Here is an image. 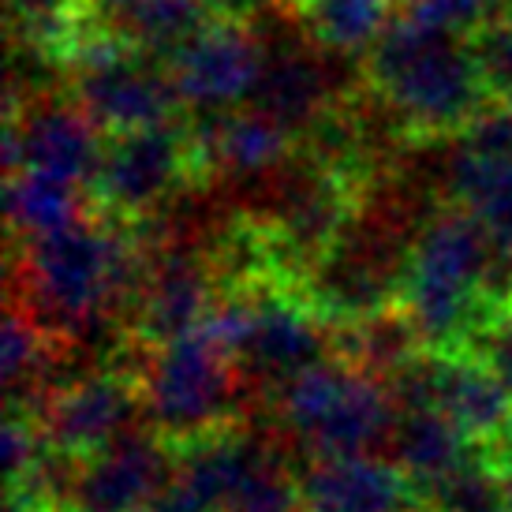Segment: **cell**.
<instances>
[{"label":"cell","instance_id":"1","mask_svg":"<svg viewBox=\"0 0 512 512\" xmlns=\"http://www.w3.org/2000/svg\"><path fill=\"white\" fill-rule=\"evenodd\" d=\"M146 262L150 247L139 221L94 214L57 236L23 243V307L64 344L90 341L94 329L131 307Z\"/></svg>","mask_w":512,"mask_h":512},{"label":"cell","instance_id":"2","mask_svg":"<svg viewBox=\"0 0 512 512\" xmlns=\"http://www.w3.org/2000/svg\"><path fill=\"white\" fill-rule=\"evenodd\" d=\"M363 83L408 143L456 139L490 105L475 38L415 27L393 15L363 60Z\"/></svg>","mask_w":512,"mask_h":512},{"label":"cell","instance_id":"3","mask_svg":"<svg viewBox=\"0 0 512 512\" xmlns=\"http://www.w3.org/2000/svg\"><path fill=\"white\" fill-rule=\"evenodd\" d=\"M494 243L464 206H441L415 228L400 307L427 352H464L486 307L494 303Z\"/></svg>","mask_w":512,"mask_h":512},{"label":"cell","instance_id":"4","mask_svg":"<svg viewBox=\"0 0 512 512\" xmlns=\"http://www.w3.org/2000/svg\"><path fill=\"white\" fill-rule=\"evenodd\" d=\"M277 427L296 438L311 460L359 456L389 445L397 400L374 374L329 356L270 393Z\"/></svg>","mask_w":512,"mask_h":512},{"label":"cell","instance_id":"5","mask_svg":"<svg viewBox=\"0 0 512 512\" xmlns=\"http://www.w3.org/2000/svg\"><path fill=\"white\" fill-rule=\"evenodd\" d=\"M243 385L247 378L236 356L225 352L206 329L150 348L139 367L146 423L176 449L243 423Z\"/></svg>","mask_w":512,"mask_h":512},{"label":"cell","instance_id":"6","mask_svg":"<svg viewBox=\"0 0 512 512\" xmlns=\"http://www.w3.org/2000/svg\"><path fill=\"white\" fill-rule=\"evenodd\" d=\"M60 64L68 79V98L105 135L172 124L184 109L169 64L124 42L105 23H90L64 49Z\"/></svg>","mask_w":512,"mask_h":512},{"label":"cell","instance_id":"7","mask_svg":"<svg viewBox=\"0 0 512 512\" xmlns=\"http://www.w3.org/2000/svg\"><path fill=\"white\" fill-rule=\"evenodd\" d=\"M367 191L370 184L348 172L326 169L296 150L285 169L266 180L262 199L255 210H247V217L266 232L277 266L296 285L299 273L341 240L348 225L363 214Z\"/></svg>","mask_w":512,"mask_h":512},{"label":"cell","instance_id":"8","mask_svg":"<svg viewBox=\"0 0 512 512\" xmlns=\"http://www.w3.org/2000/svg\"><path fill=\"white\" fill-rule=\"evenodd\" d=\"M408 251L412 240H404L397 217L367 214L363 206L341 240L299 273L296 288L322 322L348 326L397 303Z\"/></svg>","mask_w":512,"mask_h":512},{"label":"cell","instance_id":"9","mask_svg":"<svg viewBox=\"0 0 512 512\" xmlns=\"http://www.w3.org/2000/svg\"><path fill=\"white\" fill-rule=\"evenodd\" d=\"M187 184H195L187 128L172 120L157 128L105 135V150L86 195L101 217L150 221Z\"/></svg>","mask_w":512,"mask_h":512},{"label":"cell","instance_id":"10","mask_svg":"<svg viewBox=\"0 0 512 512\" xmlns=\"http://www.w3.org/2000/svg\"><path fill=\"white\" fill-rule=\"evenodd\" d=\"M143 228V225H139ZM146 240V236H143ZM143 285L128 307V337L135 348H161L206 326L221 285L206 247L191 243H150Z\"/></svg>","mask_w":512,"mask_h":512},{"label":"cell","instance_id":"11","mask_svg":"<svg viewBox=\"0 0 512 512\" xmlns=\"http://www.w3.org/2000/svg\"><path fill=\"white\" fill-rule=\"evenodd\" d=\"M251 326L240 344V363L247 385L273 393L288 378L333 356V326L322 322L296 285L270 281L247 288Z\"/></svg>","mask_w":512,"mask_h":512},{"label":"cell","instance_id":"12","mask_svg":"<svg viewBox=\"0 0 512 512\" xmlns=\"http://www.w3.org/2000/svg\"><path fill=\"white\" fill-rule=\"evenodd\" d=\"M105 131L72 98L27 101L4 113V172H42L64 184L86 187L98 172Z\"/></svg>","mask_w":512,"mask_h":512},{"label":"cell","instance_id":"13","mask_svg":"<svg viewBox=\"0 0 512 512\" xmlns=\"http://www.w3.org/2000/svg\"><path fill=\"white\" fill-rule=\"evenodd\" d=\"M139 415H143L139 378L124 367H101L53 389L38 412V423L49 449L79 464L135 430Z\"/></svg>","mask_w":512,"mask_h":512},{"label":"cell","instance_id":"14","mask_svg":"<svg viewBox=\"0 0 512 512\" xmlns=\"http://www.w3.org/2000/svg\"><path fill=\"white\" fill-rule=\"evenodd\" d=\"M176 471V445L154 427H135L75 464L68 505L83 512H143L176 483Z\"/></svg>","mask_w":512,"mask_h":512},{"label":"cell","instance_id":"15","mask_svg":"<svg viewBox=\"0 0 512 512\" xmlns=\"http://www.w3.org/2000/svg\"><path fill=\"white\" fill-rule=\"evenodd\" d=\"M266 64V45L251 27L214 19L195 42H187L169 60V75L184 109L228 113L251 101Z\"/></svg>","mask_w":512,"mask_h":512},{"label":"cell","instance_id":"16","mask_svg":"<svg viewBox=\"0 0 512 512\" xmlns=\"http://www.w3.org/2000/svg\"><path fill=\"white\" fill-rule=\"evenodd\" d=\"M326 60L329 49H322L318 42H281L266 49V64L251 94V105L273 116L296 143L314 128L318 116L348 98V90L333 83V64Z\"/></svg>","mask_w":512,"mask_h":512},{"label":"cell","instance_id":"17","mask_svg":"<svg viewBox=\"0 0 512 512\" xmlns=\"http://www.w3.org/2000/svg\"><path fill=\"white\" fill-rule=\"evenodd\" d=\"M430 408L453 419L475 449H498L512 438V397L501 382L468 352H427Z\"/></svg>","mask_w":512,"mask_h":512},{"label":"cell","instance_id":"18","mask_svg":"<svg viewBox=\"0 0 512 512\" xmlns=\"http://www.w3.org/2000/svg\"><path fill=\"white\" fill-rule=\"evenodd\" d=\"M412 501V479L374 453L311 460L303 471V512H408Z\"/></svg>","mask_w":512,"mask_h":512},{"label":"cell","instance_id":"19","mask_svg":"<svg viewBox=\"0 0 512 512\" xmlns=\"http://www.w3.org/2000/svg\"><path fill=\"white\" fill-rule=\"evenodd\" d=\"M389 453H393V464L412 479L415 498H419L423 486L438 483L441 475L460 468L475 453V445L441 408H400L389 434Z\"/></svg>","mask_w":512,"mask_h":512},{"label":"cell","instance_id":"20","mask_svg":"<svg viewBox=\"0 0 512 512\" xmlns=\"http://www.w3.org/2000/svg\"><path fill=\"white\" fill-rule=\"evenodd\" d=\"M423 352H427L423 337L400 303L333 329V356L363 374L382 378V382H393L400 370L412 367Z\"/></svg>","mask_w":512,"mask_h":512},{"label":"cell","instance_id":"21","mask_svg":"<svg viewBox=\"0 0 512 512\" xmlns=\"http://www.w3.org/2000/svg\"><path fill=\"white\" fill-rule=\"evenodd\" d=\"M94 217L86 187L64 184L42 172L19 169L8 176V228L15 240H42Z\"/></svg>","mask_w":512,"mask_h":512},{"label":"cell","instance_id":"22","mask_svg":"<svg viewBox=\"0 0 512 512\" xmlns=\"http://www.w3.org/2000/svg\"><path fill=\"white\" fill-rule=\"evenodd\" d=\"M288 12L322 49L359 57L382 38L389 19L397 15V0H288Z\"/></svg>","mask_w":512,"mask_h":512},{"label":"cell","instance_id":"23","mask_svg":"<svg viewBox=\"0 0 512 512\" xmlns=\"http://www.w3.org/2000/svg\"><path fill=\"white\" fill-rule=\"evenodd\" d=\"M210 23L214 15L206 8V0H131L109 30H116L124 42L150 53L154 60L169 64Z\"/></svg>","mask_w":512,"mask_h":512},{"label":"cell","instance_id":"24","mask_svg":"<svg viewBox=\"0 0 512 512\" xmlns=\"http://www.w3.org/2000/svg\"><path fill=\"white\" fill-rule=\"evenodd\" d=\"M419 501L430 512H512L498 464L483 449H475L460 468L441 475L438 483L423 486Z\"/></svg>","mask_w":512,"mask_h":512},{"label":"cell","instance_id":"25","mask_svg":"<svg viewBox=\"0 0 512 512\" xmlns=\"http://www.w3.org/2000/svg\"><path fill=\"white\" fill-rule=\"evenodd\" d=\"M509 0H397V15L415 27L456 34V38H479L501 15Z\"/></svg>","mask_w":512,"mask_h":512},{"label":"cell","instance_id":"26","mask_svg":"<svg viewBox=\"0 0 512 512\" xmlns=\"http://www.w3.org/2000/svg\"><path fill=\"white\" fill-rule=\"evenodd\" d=\"M464 352L479 359L512 397V296H501L486 307Z\"/></svg>","mask_w":512,"mask_h":512},{"label":"cell","instance_id":"27","mask_svg":"<svg viewBox=\"0 0 512 512\" xmlns=\"http://www.w3.org/2000/svg\"><path fill=\"white\" fill-rule=\"evenodd\" d=\"M475 53H479V68H483L490 98L501 101V105H512V0L475 38Z\"/></svg>","mask_w":512,"mask_h":512},{"label":"cell","instance_id":"28","mask_svg":"<svg viewBox=\"0 0 512 512\" xmlns=\"http://www.w3.org/2000/svg\"><path fill=\"white\" fill-rule=\"evenodd\" d=\"M206 8L221 23H240V27H258L266 15L277 8H288V0H206Z\"/></svg>","mask_w":512,"mask_h":512},{"label":"cell","instance_id":"29","mask_svg":"<svg viewBox=\"0 0 512 512\" xmlns=\"http://www.w3.org/2000/svg\"><path fill=\"white\" fill-rule=\"evenodd\" d=\"M490 460L498 464V471H501V483H505V494H509V509H512V438H505L498 445V449H490Z\"/></svg>","mask_w":512,"mask_h":512},{"label":"cell","instance_id":"30","mask_svg":"<svg viewBox=\"0 0 512 512\" xmlns=\"http://www.w3.org/2000/svg\"><path fill=\"white\" fill-rule=\"evenodd\" d=\"M131 0H86V8H90V15L98 19V23H105V27H113V19L124 8H128Z\"/></svg>","mask_w":512,"mask_h":512},{"label":"cell","instance_id":"31","mask_svg":"<svg viewBox=\"0 0 512 512\" xmlns=\"http://www.w3.org/2000/svg\"><path fill=\"white\" fill-rule=\"evenodd\" d=\"M49 512H83V509H75V505H57V509H49Z\"/></svg>","mask_w":512,"mask_h":512},{"label":"cell","instance_id":"32","mask_svg":"<svg viewBox=\"0 0 512 512\" xmlns=\"http://www.w3.org/2000/svg\"><path fill=\"white\" fill-rule=\"evenodd\" d=\"M408 512H430V509H408Z\"/></svg>","mask_w":512,"mask_h":512}]
</instances>
